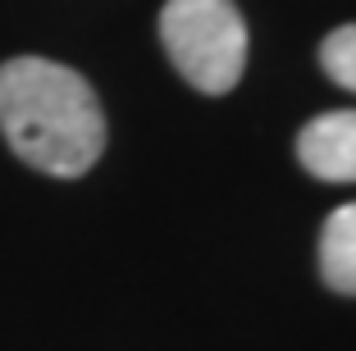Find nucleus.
Masks as SVG:
<instances>
[{
  "instance_id": "obj_1",
  "label": "nucleus",
  "mask_w": 356,
  "mask_h": 351,
  "mask_svg": "<svg viewBox=\"0 0 356 351\" xmlns=\"http://www.w3.org/2000/svg\"><path fill=\"white\" fill-rule=\"evenodd\" d=\"M0 128L23 165L51 178H83L105 151V114L92 83L42 55L0 64Z\"/></svg>"
},
{
  "instance_id": "obj_2",
  "label": "nucleus",
  "mask_w": 356,
  "mask_h": 351,
  "mask_svg": "<svg viewBox=\"0 0 356 351\" xmlns=\"http://www.w3.org/2000/svg\"><path fill=\"white\" fill-rule=\"evenodd\" d=\"M160 42L169 64L206 96L233 92L247 69V23L233 0H169Z\"/></svg>"
},
{
  "instance_id": "obj_3",
  "label": "nucleus",
  "mask_w": 356,
  "mask_h": 351,
  "mask_svg": "<svg viewBox=\"0 0 356 351\" xmlns=\"http://www.w3.org/2000/svg\"><path fill=\"white\" fill-rule=\"evenodd\" d=\"M297 160L320 183H356V110L315 114L297 133Z\"/></svg>"
},
{
  "instance_id": "obj_4",
  "label": "nucleus",
  "mask_w": 356,
  "mask_h": 351,
  "mask_svg": "<svg viewBox=\"0 0 356 351\" xmlns=\"http://www.w3.org/2000/svg\"><path fill=\"white\" fill-rule=\"evenodd\" d=\"M320 279L343 297H356V201L338 206L320 228Z\"/></svg>"
},
{
  "instance_id": "obj_5",
  "label": "nucleus",
  "mask_w": 356,
  "mask_h": 351,
  "mask_svg": "<svg viewBox=\"0 0 356 351\" xmlns=\"http://www.w3.org/2000/svg\"><path fill=\"white\" fill-rule=\"evenodd\" d=\"M320 69H325L338 87L356 92V23L334 28L325 37V46H320Z\"/></svg>"
}]
</instances>
